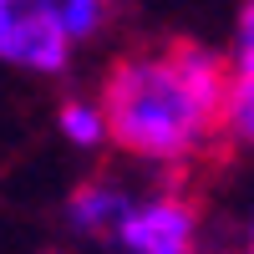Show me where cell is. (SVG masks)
Masks as SVG:
<instances>
[{"instance_id": "1", "label": "cell", "mask_w": 254, "mask_h": 254, "mask_svg": "<svg viewBox=\"0 0 254 254\" xmlns=\"http://www.w3.org/2000/svg\"><path fill=\"white\" fill-rule=\"evenodd\" d=\"M229 87L234 81L219 51L173 36L117 56L102 76L97 112L122 153L147 163H183L203 147L208 132L224 127Z\"/></svg>"}, {"instance_id": "2", "label": "cell", "mask_w": 254, "mask_h": 254, "mask_svg": "<svg viewBox=\"0 0 254 254\" xmlns=\"http://www.w3.org/2000/svg\"><path fill=\"white\" fill-rule=\"evenodd\" d=\"M71 56V31L61 0H0V61L26 71H61Z\"/></svg>"}, {"instance_id": "3", "label": "cell", "mask_w": 254, "mask_h": 254, "mask_svg": "<svg viewBox=\"0 0 254 254\" xmlns=\"http://www.w3.org/2000/svg\"><path fill=\"white\" fill-rule=\"evenodd\" d=\"M193 239H198V203L183 193H158L132 208L117 244L127 254H193Z\"/></svg>"}, {"instance_id": "4", "label": "cell", "mask_w": 254, "mask_h": 254, "mask_svg": "<svg viewBox=\"0 0 254 254\" xmlns=\"http://www.w3.org/2000/svg\"><path fill=\"white\" fill-rule=\"evenodd\" d=\"M132 208L137 203L127 198L112 178H92V183H81L76 193H71L66 214H71V224L81 229V234H92V239H122Z\"/></svg>"}, {"instance_id": "5", "label": "cell", "mask_w": 254, "mask_h": 254, "mask_svg": "<svg viewBox=\"0 0 254 254\" xmlns=\"http://www.w3.org/2000/svg\"><path fill=\"white\" fill-rule=\"evenodd\" d=\"M224 132H234L239 142L254 147V76H234L229 87V102H224Z\"/></svg>"}, {"instance_id": "6", "label": "cell", "mask_w": 254, "mask_h": 254, "mask_svg": "<svg viewBox=\"0 0 254 254\" xmlns=\"http://www.w3.org/2000/svg\"><path fill=\"white\" fill-rule=\"evenodd\" d=\"M61 132L71 142H81V147H92V142L107 137V122H102V112L87 107V102H66V107H61Z\"/></svg>"}, {"instance_id": "7", "label": "cell", "mask_w": 254, "mask_h": 254, "mask_svg": "<svg viewBox=\"0 0 254 254\" xmlns=\"http://www.w3.org/2000/svg\"><path fill=\"white\" fill-rule=\"evenodd\" d=\"M102 0H61V15H66V31H71V41H81V36H92L97 26H102Z\"/></svg>"}, {"instance_id": "8", "label": "cell", "mask_w": 254, "mask_h": 254, "mask_svg": "<svg viewBox=\"0 0 254 254\" xmlns=\"http://www.w3.org/2000/svg\"><path fill=\"white\" fill-rule=\"evenodd\" d=\"M234 61L244 76H254V0H244L234 20Z\"/></svg>"}, {"instance_id": "9", "label": "cell", "mask_w": 254, "mask_h": 254, "mask_svg": "<svg viewBox=\"0 0 254 254\" xmlns=\"http://www.w3.org/2000/svg\"><path fill=\"white\" fill-rule=\"evenodd\" d=\"M244 254H254V224H249V249H244Z\"/></svg>"}]
</instances>
